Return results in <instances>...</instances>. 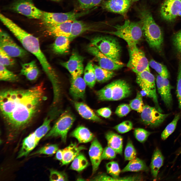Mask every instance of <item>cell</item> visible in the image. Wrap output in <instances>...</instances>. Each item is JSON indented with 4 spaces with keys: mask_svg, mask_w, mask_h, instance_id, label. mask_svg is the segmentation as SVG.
<instances>
[{
    "mask_svg": "<svg viewBox=\"0 0 181 181\" xmlns=\"http://www.w3.org/2000/svg\"><path fill=\"white\" fill-rule=\"evenodd\" d=\"M46 99L42 83L27 89H6L1 91L0 110L8 139H14L28 126Z\"/></svg>",
    "mask_w": 181,
    "mask_h": 181,
    "instance_id": "cell-1",
    "label": "cell"
},
{
    "mask_svg": "<svg viewBox=\"0 0 181 181\" xmlns=\"http://www.w3.org/2000/svg\"><path fill=\"white\" fill-rule=\"evenodd\" d=\"M0 19L20 42L25 49L36 58L52 85L55 86L58 85L60 82L58 76L41 50L38 38L23 30L1 14H0Z\"/></svg>",
    "mask_w": 181,
    "mask_h": 181,
    "instance_id": "cell-2",
    "label": "cell"
},
{
    "mask_svg": "<svg viewBox=\"0 0 181 181\" xmlns=\"http://www.w3.org/2000/svg\"><path fill=\"white\" fill-rule=\"evenodd\" d=\"M143 31V36L149 46L159 52L162 51L163 37L160 27L147 7L141 4L136 8Z\"/></svg>",
    "mask_w": 181,
    "mask_h": 181,
    "instance_id": "cell-3",
    "label": "cell"
},
{
    "mask_svg": "<svg viewBox=\"0 0 181 181\" xmlns=\"http://www.w3.org/2000/svg\"><path fill=\"white\" fill-rule=\"evenodd\" d=\"M113 27L115 29V31L106 32L123 39L128 46L137 45L143 36L140 21L133 22L126 19L122 25H117Z\"/></svg>",
    "mask_w": 181,
    "mask_h": 181,
    "instance_id": "cell-4",
    "label": "cell"
},
{
    "mask_svg": "<svg viewBox=\"0 0 181 181\" xmlns=\"http://www.w3.org/2000/svg\"><path fill=\"white\" fill-rule=\"evenodd\" d=\"M52 120L50 117H46L40 126L24 139L17 158L27 156L36 147L40 140L51 129Z\"/></svg>",
    "mask_w": 181,
    "mask_h": 181,
    "instance_id": "cell-5",
    "label": "cell"
},
{
    "mask_svg": "<svg viewBox=\"0 0 181 181\" xmlns=\"http://www.w3.org/2000/svg\"><path fill=\"white\" fill-rule=\"evenodd\" d=\"M91 43L111 59L117 62L121 61V48L116 39L108 36H97L92 39Z\"/></svg>",
    "mask_w": 181,
    "mask_h": 181,
    "instance_id": "cell-6",
    "label": "cell"
},
{
    "mask_svg": "<svg viewBox=\"0 0 181 181\" xmlns=\"http://www.w3.org/2000/svg\"><path fill=\"white\" fill-rule=\"evenodd\" d=\"M136 81L146 96L152 99L155 107L161 112L162 110L159 106L156 92L155 78L150 71L145 70L136 74Z\"/></svg>",
    "mask_w": 181,
    "mask_h": 181,
    "instance_id": "cell-7",
    "label": "cell"
},
{
    "mask_svg": "<svg viewBox=\"0 0 181 181\" xmlns=\"http://www.w3.org/2000/svg\"><path fill=\"white\" fill-rule=\"evenodd\" d=\"M75 120L74 116L70 113H64L44 136L45 138L59 137L64 143H66L68 132Z\"/></svg>",
    "mask_w": 181,
    "mask_h": 181,
    "instance_id": "cell-8",
    "label": "cell"
},
{
    "mask_svg": "<svg viewBox=\"0 0 181 181\" xmlns=\"http://www.w3.org/2000/svg\"><path fill=\"white\" fill-rule=\"evenodd\" d=\"M129 59L127 67L136 74L144 71H150L149 62L144 52L137 45L128 46Z\"/></svg>",
    "mask_w": 181,
    "mask_h": 181,
    "instance_id": "cell-9",
    "label": "cell"
},
{
    "mask_svg": "<svg viewBox=\"0 0 181 181\" xmlns=\"http://www.w3.org/2000/svg\"><path fill=\"white\" fill-rule=\"evenodd\" d=\"M92 10L79 12L51 13L43 11L41 19L46 27L52 26L69 20H74L89 13Z\"/></svg>",
    "mask_w": 181,
    "mask_h": 181,
    "instance_id": "cell-10",
    "label": "cell"
},
{
    "mask_svg": "<svg viewBox=\"0 0 181 181\" xmlns=\"http://www.w3.org/2000/svg\"><path fill=\"white\" fill-rule=\"evenodd\" d=\"M7 8L30 19H41L43 12L35 6L32 0H15Z\"/></svg>",
    "mask_w": 181,
    "mask_h": 181,
    "instance_id": "cell-11",
    "label": "cell"
},
{
    "mask_svg": "<svg viewBox=\"0 0 181 181\" xmlns=\"http://www.w3.org/2000/svg\"><path fill=\"white\" fill-rule=\"evenodd\" d=\"M0 46V48L12 57L22 58L27 54L25 49L18 46L7 33L1 29Z\"/></svg>",
    "mask_w": 181,
    "mask_h": 181,
    "instance_id": "cell-12",
    "label": "cell"
},
{
    "mask_svg": "<svg viewBox=\"0 0 181 181\" xmlns=\"http://www.w3.org/2000/svg\"><path fill=\"white\" fill-rule=\"evenodd\" d=\"M169 115V114H162L155 107L145 105L141 113V118L145 125L156 127L161 125Z\"/></svg>",
    "mask_w": 181,
    "mask_h": 181,
    "instance_id": "cell-13",
    "label": "cell"
},
{
    "mask_svg": "<svg viewBox=\"0 0 181 181\" xmlns=\"http://www.w3.org/2000/svg\"><path fill=\"white\" fill-rule=\"evenodd\" d=\"M87 50L88 52L97 59L101 67L109 70L114 71L122 68L124 64L121 61L117 62L111 59L101 52L96 47L91 44Z\"/></svg>",
    "mask_w": 181,
    "mask_h": 181,
    "instance_id": "cell-14",
    "label": "cell"
},
{
    "mask_svg": "<svg viewBox=\"0 0 181 181\" xmlns=\"http://www.w3.org/2000/svg\"><path fill=\"white\" fill-rule=\"evenodd\" d=\"M160 13L164 20L173 21L181 14V0H165L161 6Z\"/></svg>",
    "mask_w": 181,
    "mask_h": 181,
    "instance_id": "cell-15",
    "label": "cell"
},
{
    "mask_svg": "<svg viewBox=\"0 0 181 181\" xmlns=\"http://www.w3.org/2000/svg\"><path fill=\"white\" fill-rule=\"evenodd\" d=\"M84 58L77 53H72L69 60L61 63V64L66 68L71 75V78H75L81 76L84 70Z\"/></svg>",
    "mask_w": 181,
    "mask_h": 181,
    "instance_id": "cell-16",
    "label": "cell"
},
{
    "mask_svg": "<svg viewBox=\"0 0 181 181\" xmlns=\"http://www.w3.org/2000/svg\"><path fill=\"white\" fill-rule=\"evenodd\" d=\"M132 3L131 0H107L103 2L101 6L107 11L125 17Z\"/></svg>",
    "mask_w": 181,
    "mask_h": 181,
    "instance_id": "cell-17",
    "label": "cell"
},
{
    "mask_svg": "<svg viewBox=\"0 0 181 181\" xmlns=\"http://www.w3.org/2000/svg\"><path fill=\"white\" fill-rule=\"evenodd\" d=\"M156 81L158 91L162 100L167 107H170L172 98L171 86L169 80L159 75L157 76Z\"/></svg>",
    "mask_w": 181,
    "mask_h": 181,
    "instance_id": "cell-18",
    "label": "cell"
},
{
    "mask_svg": "<svg viewBox=\"0 0 181 181\" xmlns=\"http://www.w3.org/2000/svg\"><path fill=\"white\" fill-rule=\"evenodd\" d=\"M103 149L100 143L96 138L93 140L89 150V155L92 167V173L98 170L102 160Z\"/></svg>",
    "mask_w": 181,
    "mask_h": 181,
    "instance_id": "cell-19",
    "label": "cell"
},
{
    "mask_svg": "<svg viewBox=\"0 0 181 181\" xmlns=\"http://www.w3.org/2000/svg\"><path fill=\"white\" fill-rule=\"evenodd\" d=\"M113 83L112 101L120 100L131 95L130 87L125 81L118 79L113 82Z\"/></svg>",
    "mask_w": 181,
    "mask_h": 181,
    "instance_id": "cell-20",
    "label": "cell"
},
{
    "mask_svg": "<svg viewBox=\"0 0 181 181\" xmlns=\"http://www.w3.org/2000/svg\"><path fill=\"white\" fill-rule=\"evenodd\" d=\"M86 83L81 76L71 78L70 92L75 99H83L85 97Z\"/></svg>",
    "mask_w": 181,
    "mask_h": 181,
    "instance_id": "cell-21",
    "label": "cell"
},
{
    "mask_svg": "<svg viewBox=\"0 0 181 181\" xmlns=\"http://www.w3.org/2000/svg\"><path fill=\"white\" fill-rule=\"evenodd\" d=\"M74 20H69L57 25L46 27V31L50 35L65 36L69 38L71 27Z\"/></svg>",
    "mask_w": 181,
    "mask_h": 181,
    "instance_id": "cell-22",
    "label": "cell"
},
{
    "mask_svg": "<svg viewBox=\"0 0 181 181\" xmlns=\"http://www.w3.org/2000/svg\"><path fill=\"white\" fill-rule=\"evenodd\" d=\"M86 148L82 146H78L76 143H71L63 149V158L62 165H67L73 161L80 152Z\"/></svg>",
    "mask_w": 181,
    "mask_h": 181,
    "instance_id": "cell-23",
    "label": "cell"
},
{
    "mask_svg": "<svg viewBox=\"0 0 181 181\" xmlns=\"http://www.w3.org/2000/svg\"><path fill=\"white\" fill-rule=\"evenodd\" d=\"M95 26V24L90 23L77 19L74 20L69 38L70 41L83 32L93 29Z\"/></svg>",
    "mask_w": 181,
    "mask_h": 181,
    "instance_id": "cell-24",
    "label": "cell"
},
{
    "mask_svg": "<svg viewBox=\"0 0 181 181\" xmlns=\"http://www.w3.org/2000/svg\"><path fill=\"white\" fill-rule=\"evenodd\" d=\"M74 105L78 113L83 118L96 122L101 121L93 111L85 103L75 101L74 102Z\"/></svg>",
    "mask_w": 181,
    "mask_h": 181,
    "instance_id": "cell-25",
    "label": "cell"
},
{
    "mask_svg": "<svg viewBox=\"0 0 181 181\" xmlns=\"http://www.w3.org/2000/svg\"><path fill=\"white\" fill-rule=\"evenodd\" d=\"M105 137L108 146L113 149L116 153L121 155L123 149L122 137L113 131H109L106 133Z\"/></svg>",
    "mask_w": 181,
    "mask_h": 181,
    "instance_id": "cell-26",
    "label": "cell"
},
{
    "mask_svg": "<svg viewBox=\"0 0 181 181\" xmlns=\"http://www.w3.org/2000/svg\"><path fill=\"white\" fill-rule=\"evenodd\" d=\"M70 42L69 38L67 37H57L52 45V50L56 54H67L69 52Z\"/></svg>",
    "mask_w": 181,
    "mask_h": 181,
    "instance_id": "cell-27",
    "label": "cell"
},
{
    "mask_svg": "<svg viewBox=\"0 0 181 181\" xmlns=\"http://www.w3.org/2000/svg\"><path fill=\"white\" fill-rule=\"evenodd\" d=\"M70 135L76 138L79 143H86L93 140L94 134L87 128L80 126L76 128L71 133Z\"/></svg>",
    "mask_w": 181,
    "mask_h": 181,
    "instance_id": "cell-28",
    "label": "cell"
},
{
    "mask_svg": "<svg viewBox=\"0 0 181 181\" xmlns=\"http://www.w3.org/2000/svg\"><path fill=\"white\" fill-rule=\"evenodd\" d=\"M39 73V71L35 61L22 64L20 74L25 76L28 80H35Z\"/></svg>",
    "mask_w": 181,
    "mask_h": 181,
    "instance_id": "cell-29",
    "label": "cell"
},
{
    "mask_svg": "<svg viewBox=\"0 0 181 181\" xmlns=\"http://www.w3.org/2000/svg\"><path fill=\"white\" fill-rule=\"evenodd\" d=\"M164 157L161 151L156 149L153 153L151 163L150 167L151 173L154 178L156 177L159 171L163 165Z\"/></svg>",
    "mask_w": 181,
    "mask_h": 181,
    "instance_id": "cell-30",
    "label": "cell"
},
{
    "mask_svg": "<svg viewBox=\"0 0 181 181\" xmlns=\"http://www.w3.org/2000/svg\"><path fill=\"white\" fill-rule=\"evenodd\" d=\"M149 168L145 162L137 157L129 161L126 165L121 170L122 172L148 171Z\"/></svg>",
    "mask_w": 181,
    "mask_h": 181,
    "instance_id": "cell-31",
    "label": "cell"
},
{
    "mask_svg": "<svg viewBox=\"0 0 181 181\" xmlns=\"http://www.w3.org/2000/svg\"><path fill=\"white\" fill-rule=\"evenodd\" d=\"M96 81L99 82H106L113 77L115 73L113 71L103 68L100 66L93 64Z\"/></svg>",
    "mask_w": 181,
    "mask_h": 181,
    "instance_id": "cell-32",
    "label": "cell"
},
{
    "mask_svg": "<svg viewBox=\"0 0 181 181\" xmlns=\"http://www.w3.org/2000/svg\"><path fill=\"white\" fill-rule=\"evenodd\" d=\"M83 78L90 88L94 86L97 81L93 64L91 61L88 63L85 68Z\"/></svg>",
    "mask_w": 181,
    "mask_h": 181,
    "instance_id": "cell-33",
    "label": "cell"
},
{
    "mask_svg": "<svg viewBox=\"0 0 181 181\" xmlns=\"http://www.w3.org/2000/svg\"><path fill=\"white\" fill-rule=\"evenodd\" d=\"M80 153L73 160L70 167L71 169L78 172H80L84 169L88 164L85 156Z\"/></svg>",
    "mask_w": 181,
    "mask_h": 181,
    "instance_id": "cell-34",
    "label": "cell"
},
{
    "mask_svg": "<svg viewBox=\"0 0 181 181\" xmlns=\"http://www.w3.org/2000/svg\"><path fill=\"white\" fill-rule=\"evenodd\" d=\"M106 167L107 172L113 177L112 181L124 180L123 177H119L121 171L117 162H110L107 164Z\"/></svg>",
    "mask_w": 181,
    "mask_h": 181,
    "instance_id": "cell-35",
    "label": "cell"
},
{
    "mask_svg": "<svg viewBox=\"0 0 181 181\" xmlns=\"http://www.w3.org/2000/svg\"><path fill=\"white\" fill-rule=\"evenodd\" d=\"M113 82L108 84L97 92L99 99L102 101H112Z\"/></svg>",
    "mask_w": 181,
    "mask_h": 181,
    "instance_id": "cell-36",
    "label": "cell"
},
{
    "mask_svg": "<svg viewBox=\"0 0 181 181\" xmlns=\"http://www.w3.org/2000/svg\"><path fill=\"white\" fill-rule=\"evenodd\" d=\"M18 76L8 70L6 66L0 64V79L1 81L14 82L18 80Z\"/></svg>",
    "mask_w": 181,
    "mask_h": 181,
    "instance_id": "cell-37",
    "label": "cell"
},
{
    "mask_svg": "<svg viewBox=\"0 0 181 181\" xmlns=\"http://www.w3.org/2000/svg\"><path fill=\"white\" fill-rule=\"evenodd\" d=\"M180 117L179 113L176 114L172 121L167 125L161 134V138L162 140L166 139L173 132Z\"/></svg>",
    "mask_w": 181,
    "mask_h": 181,
    "instance_id": "cell-38",
    "label": "cell"
},
{
    "mask_svg": "<svg viewBox=\"0 0 181 181\" xmlns=\"http://www.w3.org/2000/svg\"><path fill=\"white\" fill-rule=\"evenodd\" d=\"M149 66L154 69L162 77L168 78L169 74L166 67L163 65L153 59L149 62Z\"/></svg>",
    "mask_w": 181,
    "mask_h": 181,
    "instance_id": "cell-39",
    "label": "cell"
},
{
    "mask_svg": "<svg viewBox=\"0 0 181 181\" xmlns=\"http://www.w3.org/2000/svg\"><path fill=\"white\" fill-rule=\"evenodd\" d=\"M58 145L51 144L46 145L33 153L30 155H33L40 154L52 155L56 153L58 150Z\"/></svg>",
    "mask_w": 181,
    "mask_h": 181,
    "instance_id": "cell-40",
    "label": "cell"
},
{
    "mask_svg": "<svg viewBox=\"0 0 181 181\" xmlns=\"http://www.w3.org/2000/svg\"><path fill=\"white\" fill-rule=\"evenodd\" d=\"M131 109L141 113L144 106L142 95L139 92L137 93L135 98L131 100L129 105Z\"/></svg>",
    "mask_w": 181,
    "mask_h": 181,
    "instance_id": "cell-41",
    "label": "cell"
},
{
    "mask_svg": "<svg viewBox=\"0 0 181 181\" xmlns=\"http://www.w3.org/2000/svg\"><path fill=\"white\" fill-rule=\"evenodd\" d=\"M137 152L132 141L130 140L128 141L124 151V159L125 161H130L136 157Z\"/></svg>",
    "mask_w": 181,
    "mask_h": 181,
    "instance_id": "cell-42",
    "label": "cell"
},
{
    "mask_svg": "<svg viewBox=\"0 0 181 181\" xmlns=\"http://www.w3.org/2000/svg\"><path fill=\"white\" fill-rule=\"evenodd\" d=\"M151 132L143 128H137L135 129L134 134L135 138L141 143H144L147 140Z\"/></svg>",
    "mask_w": 181,
    "mask_h": 181,
    "instance_id": "cell-43",
    "label": "cell"
},
{
    "mask_svg": "<svg viewBox=\"0 0 181 181\" xmlns=\"http://www.w3.org/2000/svg\"><path fill=\"white\" fill-rule=\"evenodd\" d=\"M50 180L51 181H67L68 178L64 172L51 169L50 170Z\"/></svg>",
    "mask_w": 181,
    "mask_h": 181,
    "instance_id": "cell-44",
    "label": "cell"
},
{
    "mask_svg": "<svg viewBox=\"0 0 181 181\" xmlns=\"http://www.w3.org/2000/svg\"><path fill=\"white\" fill-rule=\"evenodd\" d=\"M132 128V122L130 121L126 120L116 125L113 128L118 132L122 134L130 131Z\"/></svg>",
    "mask_w": 181,
    "mask_h": 181,
    "instance_id": "cell-45",
    "label": "cell"
},
{
    "mask_svg": "<svg viewBox=\"0 0 181 181\" xmlns=\"http://www.w3.org/2000/svg\"><path fill=\"white\" fill-rule=\"evenodd\" d=\"M0 48V64L5 66L14 65V59Z\"/></svg>",
    "mask_w": 181,
    "mask_h": 181,
    "instance_id": "cell-46",
    "label": "cell"
},
{
    "mask_svg": "<svg viewBox=\"0 0 181 181\" xmlns=\"http://www.w3.org/2000/svg\"><path fill=\"white\" fill-rule=\"evenodd\" d=\"M176 93L178 102L179 107L181 110V61L179 62L178 66Z\"/></svg>",
    "mask_w": 181,
    "mask_h": 181,
    "instance_id": "cell-47",
    "label": "cell"
},
{
    "mask_svg": "<svg viewBox=\"0 0 181 181\" xmlns=\"http://www.w3.org/2000/svg\"><path fill=\"white\" fill-rule=\"evenodd\" d=\"M131 109L129 105L122 104L117 107L115 113L119 117H122L127 115L131 111Z\"/></svg>",
    "mask_w": 181,
    "mask_h": 181,
    "instance_id": "cell-48",
    "label": "cell"
},
{
    "mask_svg": "<svg viewBox=\"0 0 181 181\" xmlns=\"http://www.w3.org/2000/svg\"><path fill=\"white\" fill-rule=\"evenodd\" d=\"M116 153L113 149L108 146L103 150L102 156V160L113 159L116 157Z\"/></svg>",
    "mask_w": 181,
    "mask_h": 181,
    "instance_id": "cell-49",
    "label": "cell"
},
{
    "mask_svg": "<svg viewBox=\"0 0 181 181\" xmlns=\"http://www.w3.org/2000/svg\"><path fill=\"white\" fill-rule=\"evenodd\" d=\"M172 41L173 44L177 52L181 55V30L174 35Z\"/></svg>",
    "mask_w": 181,
    "mask_h": 181,
    "instance_id": "cell-50",
    "label": "cell"
},
{
    "mask_svg": "<svg viewBox=\"0 0 181 181\" xmlns=\"http://www.w3.org/2000/svg\"><path fill=\"white\" fill-rule=\"evenodd\" d=\"M80 8L87 10L93 8V0H76Z\"/></svg>",
    "mask_w": 181,
    "mask_h": 181,
    "instance_id": "cell-51",
    "label": "cell"
},
{
    "mask_svg": "<svg viewBox=\"0 0 181 181\" xmlns=\"http://www.w3.org/2000/svg\"><path fill=\"white\" fill-rule=\"evenodd\" d=\"M96 112L99 115L106 118L109 117L112 113L110 109L108 107L100 108L98 109Z\"/></svg>",
    "mask_w": 181,
    "mask_h": 181,
    "instance_id": "cell-52",
    "label": "cell"
},
{
    "mask_svg": "<svg viewBox=\"0 0 181 181\" xmlns=\"http://www.w3.org/2000/svg\"><path fill=\"white\" fill-rule=\"evenodd\" d=\"M63 158V149L58 150L56 153V159L62 162Z\"/></svg>",
    "mask_w": 181,
    "mask_h": 181,
    "instance_id": "cell-53",
    "label": "cell"
},
{
    "mask_svg": "<svg viewBox=\"0 0 181 181\" xmlns=\"http://www.w3.org/2000/svg\"><path fill=\"white\" fill-rule=\"evenodd\" d=\"M103 0H93V8L97 6L103 2Z\"/></svg>",
    "mask_w": 181,
    "mask_h": 181,
    "instance_id": "cell-54",
    "label": "cell"
},
{
    "mask_svg": "<svg viewBox=\"0 0 181 181\" xmlns=\"http://www.w3.org/2000/svg\"><path fill=\"white\" fill-rule=\"evenodd\" d=\"M181 154V147L180 148L179 150L177 152V154L179 155L180 154Z\"/></svg>",
    "mask_w": 181,
    "mask_h": 181,
    "instance_id": "cell-55",
    "label": "cell"
},
{
    "mask_svg": "<svg viewBox=\"0 0 181 181\" xmlns=\"http://www.w3.org/2000/svg\"><path fill=\"white\" fill-rule=\"evenodd\" d=\"M77 180H85L84 179H83L82 178H78L77 179Z\"/></svg>",
    "mask_w": 181,
    "mask_h": 181,
    "instance_id": "cell-56",
    "label": "cell"
},
{
    "mask_svg": "<svg viewBox=\"0 0 181 181\" xmlns=\"http://www.w3.org/2000/svg\"><path fill=\"white\" fill-rule=\"evenodd\" d=\"M140 0H131L132 3L135 2Z\"/></svg>",
    "mask_w": 181,
    "mask_h": 181,
    "instance_id": "cell-57",
    "label": "cell"
},
{
    "mask_svg": "<svg viewBox=\"0 0 181 181\" xmlns=\"http://www.w3.org/2000/svg\"><path fill=\"white\" fill-rule=\"evenodd\" d=\"M52 1H56V2H59L61 0H51Z\"/></svg>",
    "mask_w": 181,
    "mask_h": 181,
    "instance_id": "cell-58",
    "label": "cell"
}]
</instances>
